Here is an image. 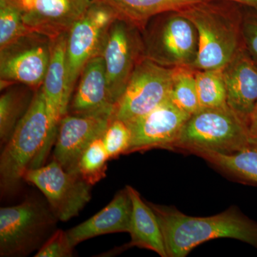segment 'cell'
Masks as SVG:
<instances>
[{
    "mask_svg": "<svg viewBox=\"0 0 257 257\" xmlns=\"http://www.w3.org/2000/svg\"><path fill=\"white\" fill-rule=\"evenodd\" d=\"M160 223L167 257H184L211 239L229 238L257 249V223L232 207L207 217L188 216L178 209L148 202Z\"/></svg>",
    "mask_w": 257,
    "mask_h": 257,
    "instance_id": "obj_1",
    "label": "cell"
},
{
    "mask_svg": "<svg viewBox=\"0 0 257 257\" xmlns=\"http://www.w3.org/2000/svg\"><path fill=\"white\" fill-rule=\"evenodd\" d=\"M199 36L194 70L222 69L243 47V6L227 0H203L181 10Z\"/></svg>",
    "mask_w": 257,
    "mask_h": 257,
    "instance_id": "obj_2",
    "label": "cell"
},
{
    "mask_svg": "<svg viewBox=\"0 0 257 257\" xmlns=\"http://www.w3.org/2000/svg\"><path fill=\"white\" fill-rule=\"evenodd\" d=\"M51 126L42 86L19 121L0 157L2 197L14 194L25 174L45 163L52 147Z\"/></svg>",
    "mask_w": 257,
    "mask_h": 257,
    "instance_id": "obj_3",
    "label": "cell"
},
{
    "mask_svg": "<svg viewBox=\"0 0 257 257\" xmlns=\"http://www.w3.org/2000/svg\"><path fill=\"white\" fill-rule=\"evenodd\" d=\"M252 138L247 124L229 106L205 108L189 117L171 151L230 154L241 150Z\"/></svg>",
    "mask_w": 257,
    "mask_h": 257,
    "instance_id": "obj_4",
    "label": "cell"
},
{
    "mask_svg": "<svg viewBox=\"0 0 257 257\" xmlns=\"http://www.w3.org/2000/svg\"><path fill=\"white\" fill-rule=\"evenodd\" d=\"M141 31L145 57L167 68H192L199 52V36L194 24L180 11L153 17Z\"/></svg>",
    "mask_w": 257,
    "mask_h": 257,
    "instance_id": "obj_5",
    "label": "cell"
},
{
    "mask_svg": "<svg viewBox=\"0 0 257 257\" xmlns=\"http://www.w3.org/2000/svg\"><path fill=\"white\" fill-rule=\"evenodd\" d=\"M58 221L48 203L28 198L0 209V256H28L40 249L56 231Z\"/></svg>",
    "mask_w": 257,
    "mask_h": 257,
    "instance_id": "obj_6",
    "label": "cell"
},
{
    "mask_svg": "<svg viewBox=\"0 0 257 257\" xmlns=\"http://www.w3.org/2000/svg\"><path fill=\"white\" fill-rule=\"evenodd\" d=\"M119 17L109 5L96 0L67 33L66 45L67 84L72 96L83 68L101 55L111 24Z\"/></svg>",
    "mask_w": 257,
    "mask_h": 257,
    "instance_id": "obj_7",
    "label": "cell"
},
{
    "mask_svg": "<svg viewBox=\"0 0 257 257\" xmlns=\"http://www.w3.org/2000/svg\"><path fill=\"white\" fill-rule=\"evenodd\" d=\"M175 68L159 65L146 57L137 64L115 108L114 118L128 122L143 116L170 97Z\"/></svg>",
    "mask_w": 257,
    "mask_h": 257,
    "instance_id": "obj_8",
    "label": "cell"
},
{
    "mask_svg": "<svg viewBox=\"0 0 257 257\" xmlns=\"http://www.w3.org/2000/svg\"><path fill=\"white\" fill-rule=\"evenodd\" d=\"M101 55L105 64L109 97L116 106L134 69L145 57L140 27L118 17L109 28Z\"/></svg>",
    "mask_w": 257,
    "mask_h": 257,
    "instance_id": "obj_9",
    "label": "cell"
},
{
    "mask_svg": "<svg viewBox=\"0 0 257 257\" xmlns=\"http://www.w3.org/2000/svg\"><path fill=\"white\" fill-rule=\"evenodd\" d=\"M52 38L31 31L0 49L1 89L12 84L39 89L50 63Z\"/></svg>",
    "mask_w": 257,
    "mask_h": 257,
    "instance_id": "obj_10",
    "label": "cell"
},
{
    "mask_svg": "<svg viewBox=\"0 0 257 257\" xmlns=\"http://www.w3.org/2000/svg\"><path fill=\"white\" fill-rule=\"evenodd\" d=\"M24 180L41 191L60 221H67L78 215L92 197V186L79 175L64 170L55 160L38 168L30 169Z\"/></svg>",
    "mask_w": 257,
    "mask_h": 257,
    "instance_id": "obj_11",
    "label": "cell"
},
{
    "mask_svg": "<svg viewBox=\"0 0 257 257\" xmlns=\"http://www.w3.org/2000/svg\"><path fill=\"white\" fill-rule=\"evenodd\" d=\"M191 116L170 97L147 114L126 122L132 135L127 154L152 149L171 150Z\"/></svg>",
    "mask_w": 257,
    "mask_h": 257,
    "instance_id": "obj_12",
    "label": "cell"
},
{
    "mask_svg": "<svg viewBox=\"0 0 257 257\" xmlns=\"http://www.w3.org/2000/svg\"><path fill=\"white\" fill-rule=\"evenodd\" d=\"M114 114V111L89 114L67 113L59 126L53 160L67 172L76 174L81 155L91 143L102 137Z\"/></svg>",
    "mask_w": 257,
    "mask_h": 257,
    "instance_id": "obj_13",
    "label": "cell"
},
{
    "mask_svg": "<svg viewBox=\"0 0 257 257\" xmlns=\"http://www.w3.org/2000/svg\"><path fill=\"white\" fill-rule=\"evenodd\" d=\"M96 0H14L30 30L55 37L69 32Z\"/></svg>",
    "mask_w": 257,
    "mask_h": 257,
    "instance_id": "obj_14",
    "label": "cell"
},
{
    "mask_svg": "<svg viewBox=\"0 0 257 257\" xmlns=\"http://www.w3.org/2000/svg\"><path fill=\"white\" fill-rule=\"evenodd\" d=\"M67 33L52 37L50 63L42 85L51 126V142L55 143L59 126L68 113L72 96L67 84L66 45Z\"/></svg>",
    "mask_w": 257,
    "mask_h": 257,
    "instance_id": "obj_15",
    "label": "cell"
},
{
    "mask_svg": "<svg viewBox=\"0 0 257 257\" xmlns=\"http://www.w3.org/2000/svg\"><path fill=\"white\" fill-rule=\"evenodd\" d=\"M221 71L227 105L248 126L257 105V64L243 46Z\"/></svg>",
    "mask_w": 257,
    "mask_h": 257,
    "instance_id": "obj_16",
    "label": "cell"
},
{
    "mask_svg": "<svg viewBox=\"0 0 257 257\" xmlns=\"http://www.w3.org/2000/svg\"><path fill=\"white\" fill-rule=\"evenodd\" d=\"M68 111L69 114H89L114 111L108 90L105 64L102 55L89 61L79 76Z\"/></svg>",
    "mask_w": 257,
    "mask_h": 257,
    "instance_id": "obj_17",
    "label": "cell"
},
{
    "mask_svg": "<svg viewBox=\"0 0 257 257\" xmlns=\"http://www.w3.org/2000/svg\"><path fill=\"white\" fill-rule=\"evenodd\" d=\"M133 202L126 187L116 193L104 209L82 224L67 231L71 243L77 244L100 235L128 232L131 224Z\"/></svg>",
    "mask_w": 257,
    "mask_h": 257,
    "instance_id": "obj_18",
    "label": "cell"
},
{
    "mask_svg": "<svg viewBox=\"0 0 257 257\" xmlns=\"http://www.w3.org/2000/svg\"><path fill=\"white\" fill-rule=\"evenodd\" d=\"M126 188L133 202V212L128 231L131 241L126 248L137 246L167 257L163 234L155 211L136 189L131 186H126Z\"/></svg>",
    "mask_w": 257,
    "mask_h": 257,
    "instance_id": "obj_19",
    "label": "cell"
},
{
    "mask_svg": "<svg viewBox=\"0 0 257 257\" xmlns=\"http://www.w3.org/2000/svg\"><path fill=\"white\" fill-rule=\"evenodd\" d=\"M193 155L204 159L221 173L244 184L257 185V138L233 153L197 151Z\"/></svg>",
    "mask_w": 257,
    "mask_h": 257,
    "instance_id": "obj_20",
    "label": "cell"
},
{
    "mask_svg": "<svg viewBox=\"0 0 257 257\" xmlns=\"http://www.w3.org/2000/svg\"><path fill=\"white\" fill-rule=\"evenodd\" d=\"M33 88L23 84H12L3 89L0 97V141L4 147L14 133L19 121L30 107Z\"/></svg>",
    "mask_w": 257,
    "mask_h": 257,
    "instance_id": "obj_21",
    "label": "cell"
},
{
    "mask_svg": "<svg viewBox=\"0 0 257 257\" xmlns=\"http://www.w3.org/2000/svg\"><path fill=\"white\" fill-rule=\"evenodd\" d=\"M109 5L121 18L137 24L140 28L153 17L169 11H181L203 0H101Z\"/></svg>",
    "mask_w": 257,
    "mask_h": 257,
    "instance_id": "obj_22",
    "label": "cell"
},
{
    "mask_svg": "<svg viewBox=\"0 0 257 257\" xmlns=\"http://www.w3.org/2000/svg\"><path fill=\"white\" fill-rule=\"evenodd\" d=\"M170 99L182 110L192 115L200 110L195 70L190 67L175 68Z\"/></svg>",
    "mask_w": 257,
    "mask_h": 257,
    "instance_id": "obj_23",
    "label": "cell"
},
{
    "mask_svg": "<svg viewBox=\"0 0 257 257\" xmlns=\"http://www.w3.org/2000/svg\"><path fill=\"white\" fill-rule=\"evenodd\" d=\"M196 84L202 109L228 106L221 69L195 70Z\"/></svg>",
    "mask_w": 257,
    "mask_h": 257,
    "instance_id": "obj_24",
    "label": "cell"
},
{
    "mask_svg": "<svg viewBox=\"0 0 257 257\" xmlns=\"http://www.w3.org/2000/svg\"><path fill=\"white\" fill-rule=\"evenodd\" d=\"M109 155L102 138L94 140L83 152L77 162L76 174L94 186L106 177Z\"/></svg>",
    "mask_w": 257,
    "mask_h": 257,
    "instance_id": "obj_25",
    "label": "cell"
},
{
    "mask_svg": "<svg viewBox=\"0 0 257 257\" xmlns=\"http://www.w3.org/2000/svg\"><path fill=\"white\" fill-rule=\"evenodd\" d=\"M14 3L0 5V49L31 32Z\"/></svg>",
    "mask_w": 257,
    "mask_h": 257,
    "instance_id": "obj_26",
    "label": "cell"
},
{
    "mask_svg": "<svg viewBox=\"0 0 257 257\" xmlns=\"http://www.w3.org/2000/svg\"><path fill=\"white\" fill-rule=\"evenodd\" d=\"M109 160L127 154L131 143V131L128 124L113 118L101 137Z\"/></svg>",
    "mask_w": 257,
    "mask_h": 257,
    "instance_id": "obj_27",
    "label": "cell"
},
{
    "mask_svg": "<svg viewBox=\"0 0 257 257\" xmlns=\"http://www.w3.org/2000/svg\"><path fill=\"white\" fill-rule=\"evenodd\" d=\"M74 246L71 243L67 231L56 230L38 250L35 257H70Z\"/></svg>",
    "mask_w": 257,
    "mask_h": 257,
    "instance_id": "obj_28",
    "label": "cell"
},
{
    "mask_svg": "<svg viewBox=\"0 0 257 257\" xmlns=\"http://www.w3.org/2000/svg\"><path fill=\"white\" fill-rule=\"evenodd\" d=\"M243 46L257 64V14L243 6L242 21Z\"/></svg>",
    "mask_w": 257,
    "mask_h": 257,
    "instance_id": "obj_29",
    "label": "cell"
},
{
    "mask_svg": "<svg viewBox=\"0 0 257 257\" xmlns=\"http://www.w3.org/2000/svg\"><path fill=\"white\" fill-rule=\"evenodd\" d=\"M248 128L251 136L257 138V105L248 119Z\"/></svg>",
    "mask_w": 257,
    "mask_h": 257,
    "instance_id": "obj_30",
    "label": "cell"
},
{
    "mask_svg": "<svg viewBox=\"0 0 257 257\" xmlns=\"http://www.w3.org/2000/svg\"><path fill=\"white\" fill-rule=\"evenodd\" d=\"M227 1L234 2V3L249 8V9L253 10L257 14V0H227Z\"/></svg>",
    "mask_w": 257,
    "mask_h": 257,
    "instance_id": "obj_31",
    "label": "cell"
},
{
    "mask_svg": "<svg viewBox=\"0 0 257 257\" xmlns=\"http://www.w3.org/2000/svg\"><path fill=\"white\" fill-rule=\"evenodd\" d=\"M14 2V0H0V5L8 4V3H12Z\"/></svg>",
    "mask_w": 257,
    "mask_h": 257,
    "instance_id": "obj_32",
    "label": "cell"
}]
</instances>
